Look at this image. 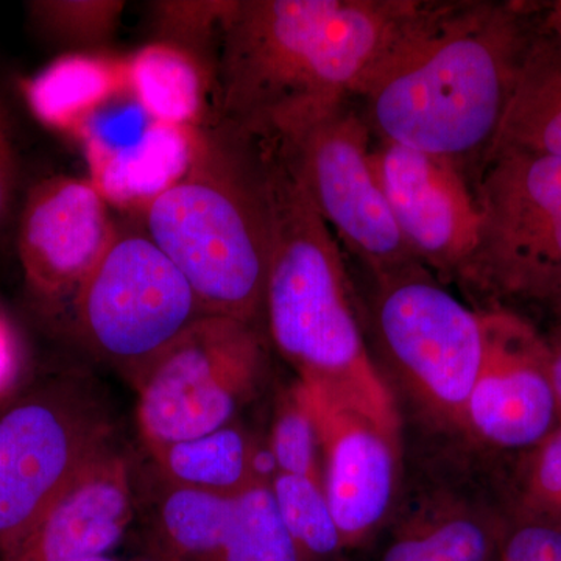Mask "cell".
<instances>
[{
	"label": "cell",
	"instance_id": "obj_1",
	"mask_svg": "<svg viewBox=\"0 0 561 561\" xmlns=\"http://www.w3.org/2000/svg\"><path fill=\"white\" fill-rule=\"evenodd\" d=\"M426 5L232 0L214 69L217 122L272 138L356 101Z\"/></svg>",
	"mask_w": 561,
	"mask_h": 561
},
{
	"label": "cell",
	"instance_id": "obj_2",
	"mask_svg": "<svg viewBox=\"0 0 561 561\" xmlns=\"http://www.w3.org/2000/svg\"><path fill=\"white\" fill-rule=\"evenodd\" d=\"M516 3L427 2L356 101L379 140L467 173L493 149L534 38Z\"/></svg>",
	"mask_w": 561,
	"mask_h": 561
},
{
	"label": "cell",
	"instance_id": "obj_3",
	"mask_svg": "<svg viewBox=\"0 0 561 561\" xmlns=\"http://www.w3.org/2000/svg\"><path fill=\"white\" fill-rule=\"evenodd\" d=\"M271 219L264 312L298 381L320 387L398 435L393 398L362 334L337 238L275 138H256Z\"/></svg>",
	"mask_w": 561,
	"mask_h": 561
},
{
	"label": "cell",
	"instance_id": "obj_4",
	"mask_svg": "<svg viewBox=\"0 0 561 561\" xmlns=\"http://www.w3.org/2000/svg\"><path fill=\"white\" fill-rule=\"evenodd\" d=\"M142 213L144 230L183 273L206 313L260 319L271 219L254 136L224 122L197 130L190 169Z\"/></svg>",
	"mask_w": 561,
	"mask_h": 561
},
{
	"label": "cell",
	"instance_id": "obj_5",
	"mask_svg": "<svg viewBox=\"0 0 561 561\" xmlns=\"http://www.w3.org/2000/svg\"><path fill=\"white\" fill-rule=\"evenodd\" d=\"M254 323L206 313L131 379L136 424L147 451L209 434L254 397L267 370Z\"/></svg>",
	"mask_w": 561,
	"mask_h": 561
},
{
	"label": "cell",
	"instance_id": "obj_6",
	"mask_svg": "<svg viewBox=\"0 0 561 561\" xmlns=\"http://www.w3.org/2000/svg\"><path fill=\"white\" fill-rule=\"evenodd\" d=\"M479 234L461 278L546 305L561 290V158L491 150L474 187Z\"/></svg>",
	"mask_w": 561,
	"mask_h": 561
},
{
	"label": "cell",
	"instance_id": "obj_7",
	"mask_svg": "<svg viewBox=\"0 0 561 561\" xmlns=\"http://www.w3.org/2000/svg\"><path fill=\"white\" fill-rule=\"evenodd\" d=\"M111 437L106 409L72 381L39 383L0 411V557L113 445Z\"/></svg>",
	"mask_w": 561,
	"mask_h": 561
},
{
	"label": "cell",
	"instance_id": "obj_8",
	"mask_svg": "<svg viewBox=\"0 0 561 561\" xmlns=\"http://www.w3.org/2000/svg\"><path fill=\"white\" fill-rule=\"evenodd\" d=\"M81 334L133 379L205 309L146 230L116 227L72 298Z\"/></svg>",
	"mask_w": 561,
	"mask_h": 561
},
{
	"label": "cell",
	"instance_id": "obj_9",
	"mask_svg": "<svg viewBox=\"0 0 561 561\" xmlns=\"http://www.w3.org/2000/svg\"><path fill=\"white\" fill-rule=\"evenodd\" d=\"M354 103H339L273 138L289 154L337 241L382 278L419 261L405 245L376 179L375 135Z\"/></svg>",
	"mask_w": 561,
	"mask_h": 561
},
{
	"label": "cell",
	"instance_id": "obj_10",
	"mask_svg": "<svg viewBox=\"0 0 561 561\" xmlns=\"http://www.w3.org/2000/svg\"><path fill=\"white\" fill-rule=\"evenodd\" d=\"M378 280L376 330L387 354L427 404L465 423L485 346L482 312L449 294L419 262Z\"/></svg>",
	"mask_w": 561,
	"mask_h": 561
},
{
	"label": "cell",
	"instance_id": "obj_11",
	"mask_svg": "<svg viewBox=\"0 0 561 561\" xmlns=\"http://www.w3.org/2000/svg\"><path fill=\"white\" fill-rule=\"evenodd\" d=\"M371 160L412 256L443 276L460 275L481 221L467 173L443 158L387 140L373 147Z\"/></svg>",
	"mask_w": 561,
	"mask_h": 561
},
{
	"label": "cell",
	"instance_id": "obj_12",
	"mask_svg": "<svg viewBox=\"0 0 561 561\" xmlns=\"http://www.w3.org/2000/svg\"><path fill=\"white\" fill-rule=\"evenodd\" d=\"M482 317L485 346L465 423L490 445L530 451L561 424L548 343L512 313Z\"/></svg>",
	"mask_w": 561,
	"mask_h": 561
},
{
	"label": "cell",
	"instance_id": "obj_13",
	"mask_svg": "<svg viewBox=\"0 0 561 561\" xmlns=\"http://www.w3.org/2000/svg\"><path fill=\"white\" fill-rule=\"evenodd\" d=\"M110 203L91 180L41 181L22 210L18 249L27 286L39 300H72L113 239Z\"/></svg>",
	"mask_w": 561,
	"mask_h": 561
},
{
	"label": "cell",
	"instance_id": "obj_14",
	"mask_svg": "<svg viewBox=\"0 0 561 561\" xmlns=\"http://www.w3.org/2000/svg\"><path fill=\"white\" fill-rule=\"evenodd\" d=\"M300 383L319 431L324 493L348 545L375 529L389 511L398 437L348 402Z\"/></svg>",
	"mask_w": 561,
	"mask_h": 561
},
{
	"label": "cell",
	"instance_id": "obj_15",
	"mask_svg": "<svg viewBox=\"0 0 561 561\" xmlns=\"http://www.w3.org/2000/svg\"><path fill=\"white\" fill-rule=\"evenodd\" d=\"M135 513L127 457L110 445L0 561H87L110 556Z\"/></svg>",
	"mask_w": 561,
	"mask_h": 561
},
{
	"label": "cell",
	"instance_id": "obj_16",
	"mask_svg": "<svg viewBox=\"0 0 561 561\" xmlns=\"http://www.w3.org/2000/svg\"><path fill=\"white\" fill-rule=\"evenodd\" d=\"M195 142L197 128L151 122L133 142L88 158L91 183L110 205L144 210L186 173Z\"/></svg>",
	"mask_w": 561,
	"mask_h": 561
},
{
	"label": "cell",
	"instance_id": "obj_17",
	"mask_svg": "<svg viewBox=\"0 0 561 561\" xmlns=\"http://www.w3.org/2000/svg\"><path fill=\"white\" fill-rule=\"evenodd\" d=\"M127 91V61L83 51L62 55L24 84L33 116L76 136L99 110Z\"/></svg>",
	"mask_w": 561,
	"mask_h": 561
},
{
	"label": "cell",
	"instance_id": "obj_18",
	"mask_svg": "<svg viewBox=\"0 0 561 561\" xmlns=\"http://www.w3.org/2000/svg\"><path fill=\"white\" fill-rule=\"evenodd\" d=\"M496 149L529 150L561 158V44L541 31L538 20L491 150Z\"/></svg>",
	"mask_w": 561,
	"mask_h": 561
},
{
	"label": "cell",
	"instance_id": "obj_19",
	"mask_svg": "<svg viewBox=\"0 0 561 561\" xmlns=\"http://www.w3.org/2000/svg\"><path fill=\"white\" fill-rule=\"evenodd\" d=\"M256 443L231 423L201 437L172 443L151 451L162 481L236 497L256 483L253 457Z\"/></svg>",
	"mask_w": 561,
	"mask_h": 561
},
{
	"label": "cell",
	"instance_id": "obj_20",
	"mask_svg": "<svg viewBox=\"0 0 561 561\" xmlns=\"http://www.w3.org/2000/svg\"><path fill=\"white\" fill-rule=\"evenodd\" d=\"M127 76L133 98L151 121L197 128L209 73L192 55L158 41L127 60Z\"/></svg>",
	"mask_w": 561,
	"mask_h": 561
},
{
	"label": "cell",
	"instance_id": "obj_21",
	"mask_svg": "<svg viewBox=\"0 0 561 561\" xmlns=\"http://www.w3.org/2000/svg\"><path fill=\"white\" fill-rule=\"evenodd\" d=\"M157 502L162 540L184 561H216L234 513L236 497L164 482Z\"/></svg>",
	"mask_w": 561,
	"mask_h": 561
},
{
	"label": "cell",
	"instance_id": "obj_22",
	"mask_svg": "<svg viewBox=\"0 0 561 561\" xmlns=\"http://www.w3.org/2000/svg\"><path fill=\"white\" fill-rule=\"evenodd\" d=\"M216 561H302L271 485H253L236 496L230 529Z\"/></svg>",
	"mask_w": 561,
	"mask_h": 561
},
{
	"label": "cell",
	"instance_id": "obj_23",
	"mask_svg": "<svg viewBox=\"0 0 561 561\" xmlns=\"http://www.w3.org/2000/svg\"><path fill=\"white\" fill-rule=\"evenodd\" d=\"M502 538L472 516H442L402 535L382 561H490L500 556Z\"/></svg>",
	"mask_w": 561,
	"mask_h": 561
},
{
	"label": "cell",
	"instance_id": "obj_24",
	"mask_svg": "<svg viewBox=\"0 0 561 561\" xmlns=\"http://www.w3.org/2000/svg\"><path fill=\"white\" fill-rule=\"evenodd\" d=\"M273 500L301 559L331 556L343 545L323 485L301 476L278 472L271 483Z\"/></svg>",
	"mask_w": 561,
	"mask_h": 561
},
{
	"label": "cell",
	"instance_id": "obj_25",
	"mask_svg": "<svg viewBox=\"0 0 561 561\" xmlns=\"http://www.w3.org/2000/svg\"><path fill=\"white\" fill-rule=\"evenodd\" d=\"M232 0H171L150 3L160 43L192 55L206 72L216 69L217 50Z\"/></svg>",
	"mask_w": 561,
	"mask_h": 561
},
{
	"label": "cell",
	"instance_id": "obj_26",
	"mask_svg": "<svg viewBox=\"0 0 561 561\" xmlns=\"http://www.w3.org/2000/svg\"><path fill=\"white\" fill-rule=\"evenodd\" d=\"M268 448L279 472L301 476L323 485L319 431L300 382L280 402Z\"/></svg>",
	"mask_w": 561,
	"mask_h": 561
},
{
	"label": "cell",
	"instance_id": "obj_27",
	"mask_svg": "<svg viewBox=\"0 0 561 561\" xmlns=\"http://www.w3.org/2000/svg\"><path fill=\"white\" fill-rule=\"evenodd\" d=\"M125 3L117 0H46L28 3L32 20L50 38L77 47L101 46L111 39Z\"/></svg>",
	"mask_w": 561,
	"mask_h": 561
},
{
	"label": "cell",
	"instance_id": "obj_28",
	"mask_svg": "<svg viewBox=\"0 0 561 561\" xmlns=\"http://www.w3.org/2000/svg\"><path fill=\"white\" fill-rule=\"evenodd\" d=\"M527 453L519 476L516 519L561 529V424Z\"/></svg>",
	"mask_w": 561,
	"mask_h": 561
},
{
	"label": "cell",
	"instance_id": "obj_29",
	"mask_svg": "<svg viewBox=\"0 0 561 561\" xmlns=\"http://www.w3.org/2000/svg\"><path fill=\"white\" fill-rule=\"evenodd\" d=\"M500 561H561V529L516 519L502 538Z\"/></svg>",
	"mask_w": 561,
	"mask_h": 561
},
{
	"label": "cell",
	"instance_id": "obj_30",
	"mask_svg": "<svg viewBox=\"0 0 561 561\" xmlns=\"http://www.w3.org/2000/svg\"><path fill=\"white\" fill-rule=\"evenodd\" d=\"M16 183V164L11 146L9 122L0 106V228L5 224Z\"/></svg>",
	"mask_w": 561,
	"mask_h": 561
},
{
	"label": "cell",
	"instance_id": "obj_31",
	"mask_svg": "<svg viewBox=\"0 0 561 561\" xmlns=\"http://www.w3.org/2000/svg\"><path fill=\"white\" fill-rule=\"evenodd\" d=\"M548 343L549 351V368H551V378L553 390H556L557 402H559V412L561 421V320L556 334L552 335Z\"/></svg>",
	"mask_w": 561,
	"mask_h": 561
},
{
	"label": "cell",
	"instance_id": "obj_32",
	"mask_svg": "<svg viewBox=\"0 0 561 561\" xmlns=\"http://www.w3.org/2000/svg\"><path fill=\"white\" fill-rule=\"evenodd\" d=\"M14 364L13 342H11L10 332L5 324L0 321V390L7 386L11 378Z\"/></svg>",
	"mask_w": 561,
	"mask_h": 561
},
{
	"label": "cell",
	"instance_id": "obj_33",
	"mask_svg": "<svg viewBox=\"0 0 561 561\" xmlns=\"http://www.w3.org/2000/svg\"><path fill=\"white\" fill-rule=\"evenodd\" d=\"M541 31L548 33L553 39L561 44V2L546 9L545 14L538 18Z\"/></svg>",
	"mask_w": 561,
	"mask_h": 561
},
{
	"label": "cell",
	"instance_id": "obj_34",
	"mask_svg": "<svg viewBox=\"0 0 561 561\" xmlns=\"http://www.w3.org/2000/svg\"><path fill=\"white\" fill-rule=\"evenodd\" d=\"M549 306H551L552 311L556 312L561 320V290L553 297V300L549 302Z\"/></svg>",
	"mask_w": 561,
	"mask_h": 561
},
{
	"label": "cell",
	"instance_id": "obj_35",
	"mask_svg": "<svg viewBox=\"0 0 561 561\" xmlns=\"http://www.w3.org/2000/svg\"><path fill=\"white\" fill-rule=\"evenodd\" d=\"M87 561H121V560L114 559V557H111V556H102V557H95V559H90Z\"/></svg>",
	"mask_w": 561,
	"mask_h": 561
},
{
	"label": "cell",
	"instance_id": "obj_36",
	"mask_svg": "<svg viewBox=\"0 0 561 561\" xmlns=\"http://www.w3.org/2000/svg\"><path fill=\"white\" fill-rule=\"evenodd\" d=\"M136 561H169V560L161 559V557H142V559H138Z\"/></svg>",
	"mask_w": 561,
	"mask_h": 561
}]
</instances>
